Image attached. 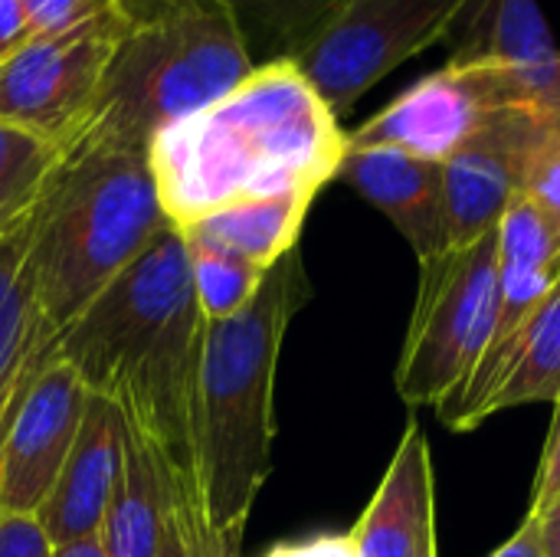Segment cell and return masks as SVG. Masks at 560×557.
I'll return each mask as SVG.
<instances>
[{
	"instance_id": "cell-1",
	"label": "cell",
	"mask_w": 560,
	"mask_h": 557,
	"mask_svg": "<svg viewBox=\"0 0 560 557\" xmlns=\"http://www.w3.org/2000/svg\"><path fill=\"white\" fill-rule=\"evenodd\" d=\"M200 332L190 256L171 223L56 335L52 355L89 394L115 404L148 446L190 557H220L203 512L194 437Z\"/></svg>"
},
{
	"instance_id": "cell-2",
	"label": "cell",
	"mask_w": 560,
	"mask_h": 557,
	"mask_svg": "<svg viewBox=\"0 0 560 557\" xmlns=\"http://www.w3.org/2000/svg\"><path fill=\"white\" fill-rule=\"evenodd\" d=\"M345 151L341 118L285 59L256 66L236 89L158 131L148 161L161 210L187 227L240 200L318 197Z\"/></svg>"
},
{
	"instance_id": "cell-3",
	"label": "cell",
	"mask_w": 560,
	"mask_h": 557,
	"mask_svg": "<svg viewBox=\"0 0 560 557\" xmlns=\"http://www.w3.org/2000/svg\"><path fill=\"white\" fill-rule=\"evenodd\" d=\"M167 227L148 144L85 121L59 148V161L23 223L33 309L43 335L56 341Z\"/></svg>"
},
{
	"instance_id": "cell-4",
	"label": "cell",
	"mask_w": 560,
	"mask_h": 557,
	"mask_svg": "<svg viewBox=\"0 0 560 557\" xmlns=\"http://www.w3.org/2000/svg\"><path fill=\"white\" fill-rule=\"evenodd\" d=\"M308 295L312 286L295 246L266 272L240 315L203 322L194 437L203 512L220 557H240L253 502L272 473L279 351Z\"/></svg>"
},
{
	"instance_id": "cell-5",
	"label": "cell",
	"mask_w": 560,
	"mask_h": 557,
	"mask_svg": "<svg viewBox=\"0 0 560 557\" xmlns=\"http://www.w3.org/2000/svg\"><path fill=\"white\" fill-rule=\"evenodd\" d=\"M128 23L89 121L151 144L167 125L236 89L256 66L217 0H125Z\"/></svg>"
},
{
	"instance_id": "cell-6",
	"label": "cell",
	"mask_w": 560,
	"mask_h": 557,
	"mask_svg": "<svg viewBox=\"0 0 560 557\" xmlns=\"http://www.w3.org/2000/svg\"><path fill=\"white\" fill-rule=\"evenodd\" d=\"M495 233L420 263V292L397 361V394L410 407H446L476 374L495 328Z\"/></svg>"
},
{
	"instance_id": "cell-7",
	"label": "cell",
	"mask_w": 560,
	"mask_h": 557,
	"mask_svg": "<svg viewBox=\"0 0 560 557\" xmlns=\"http://www.w3.org/2000/svg\"><path fill=\"white\" fill-rule=\"evenodd\" d=\"M469 7L472 0H341L295 66L345 118L394 69L446 46Z\"/></svg>"
},
{
	"instance_id": "cell-8",
	"label": "cell",
	"mask_w": 560,
	"mask_h": 557,
	"mask_svg": "<svg viewBox=\"0 0 560 557\" xmlns=\"http://www.w3.org/2000/svg\"><path fill=\"white\" fill-rule=\"evenodd\" d=\"M128 7L59 36H33L0 62V118L52 144L72 141L95 112Z\"/></svg>"
},
{
	"instance_id": "cell-9",
	"label": "cell",
	"mask_w": 560,
	"mask_h": 557,
	"mask_svg": "<svg viewBox=\"0 0 560 557\" xmlns=\"http://www.w3.org/2000/svg\"><path fill=\"white\" fill-rule=\"evenodd\" d=\"M499 240V309L486 355L456 401L440 407L450 430H476V414L509 368V358L538 315L560 289V220L525 190L509 204L495 230Z\"/></svg>"
},
{
	"instance_id": "cell-10",
	"label": "cell",
	"mask_w": 560,
	"mask_h": 557,
	"mask_svg": "<svg viewBox=\"0 0 560 557\" xmlns=\"http://www.w3.org/2000/svg\"><path fill=\"white\" fill-rule=\"evenodd\" d=\"M499 108H515L502 76L446 62L407 85L364 125L348 131V144L397 148L413 158L443 164Z\"/></svg>"
},
{
	"instance_id": "cell-11",
	"label": "cell",
	"mask_w": 560,
	"mask_h": 557,
	"mask_svg": "<svg viewBox=\"0 0 560 557\" xmlns=\"http://www.w3.org/2000/svg\"><path fill=\"white\" fill-rule=\"evenodd\" d=\"M89 387L62 361L49 358L0 446V515H39L85 417Z\"/></svg>"
},
{
	"instance_id": "cell-12",
	"label": "cell",
	"mask_w": 560,
	"mask_h": 557,
	"mask_svg": "<svg viewBox=\"0 0 560 557\" xmlns=\"http://www.w3.org/2000/svg\"><path fill=\"white\" fill-rule=\"evenodd\" d=\"M538 112L499 108L443 167V210L450 246H469L499 230L509 204L525 187Z\"/></svg>"
},
{
	"instance_id": "cell-13",
	"label": "cell",
	"mask_w": 560,
	"mask_h": 557,
	"mask_svg": "<svg viewBox=\"0 0 560 557\" xmlns=\"http://www.w3.org/2000/svg\"><path fill=\"white\" fill-rule=\"evenodd\" d=\"M446 46V62L499 72L515 108L538 105L560 53L538 0H472Z\"/></svg>"
},
{
	"instance_id": "cell-14",
	"label": "cell",
	"mask_w": 560,
	"mask_h": 557,
	"mask_svg": "<svg viewBox=\"0 0 560 557\" xmlns=\"http://www.w3.org/2000/svg\"><path fill=\"white\" fill-rule=\"evenodd\" d=\"M335 181L348 184L374 210H381L417 253L430 263L450 250L443 210V167L397 148H351L345 151Z\"/></svg>"
},
{
	"instance_id": "cell-15",
	"label": "cell",
	"mask_w": 560,
	"mask_h": 557,
	"mask_svg": "<svg viewBox=\"0 0 560 557\" xmlns=\"http://www.w3.org/2000/svg\"><path fill=\"white\" fill-rule=\"evenodd\" d=\"M348 535L354 557H436V483L420 423L400 437L374 499Z\"/></svg>"
},
{
	"instance_id": "cell-16",
	"label": "cell",
	"mask_w": 560,
	"mask_h": 557,
	"mask_svg": "<svg viewBox=\"0 0 560 557\" xmlns=\"http://www.w3.org/2000/svg\"><path fill=\"white\" fill-rule=\"evenodd\" d=\"M121 414L98 394H89L79 437L66 456V466L39 509L36 522L43 525L52 548L95 538L102 532L118 463H121Z\"/></svg>"
},
{
	"instance_id": "cell-17",
	"label": "cell",
	"mask_w": 560,
	"mask_h": 557,
	"mask_svg": "<svg viewBox=\"0 0 560 557\" xmlns=\"http://www.w3.org/2000/svg\"><path fill=\"white\" fill-rule=\"evenodd\" d=\"M52 358V341L43 335L33 309L23 227L0 240V446L36 378Z\"/></svg>"
},
{
	"instance_id": "cell-18",
	"label": "cell",
	"mask_w": 560,
	"mask_h": 557,
	"mask_svg": "<svg viewBox=\"0 0 560 557\" xmlns=\"http://www.w3.org/2000/svg\"><path fill=\"white\" fill-rule=\"evenodd\" d=\"M312 200L315 197H308V194L240 200V204L213 210L187 227H177V233L187 246L230 253V256L269 272L285 253H292L299 246V233H302Z\"/></svg>"
},
{
	"instance_id": "cell-19",
	"label": "cell",
	"mask_w": 560,
	"mask_h": 557,
	"mask_svg": "<svg viewBox=\"0 0 560 557\" xmlns=\"http://www.w3.org/2000/svg\"><path fill=\"white\" fill-rule=\"evenodd\" d=\"M167 525H171V499H167L164 476L154 456L148 453V446L125 427L121 463L98 532L102 548L108 557H158Z\"/></svg>"
},
{
	"instance_id": "cell-20",
	"label": "cell",
	"mask_w": 560,
	"mask_h": 557,
	"mask_svg": "<svg viewBox=\"0 0 560 557\" xmlns=\"http://www.w3.org/2000/svg\"><path fill=\"white\" fill-rule=\"evenodd\" d=\"M560 401V289L538 309V315L522 332L505 374L482 401L476 427L492 414L525 407V404H558Z\"/></svg>"
},
{
	"instance_id": "cell-21",
	"label": "cell",
	"mask_w": 560,
	"mask_h": 557,
	"mask_svg": "<svg viewBox=\"0 0 560 557\" xmlns=\"http://www.w3.org/2000/svg\"><path fill=\"white\" fill-rule=\"evenodd\" d=\"M243 36L253 66L295 62L328 26L341 0H217Z\"/></svg>"
},
{
	"instance_id": "cell-22",
	"label": "cell",
	"mask_w": 560,
	"mask_h": 557,
	"mask_svg": "<svg viewBox=\"0 0 560 557\" xmlns=\"http://www.w3.org/2000/svg\"><path fill=\"white\" fill-rule=\"evenodd\" d=\"M56 161L59 144L0 118V240L30 220Z\"/></svg>"
},
{
	"instance_id": "cell-23",
	"label": "cell",
	"mask_w": 560,
	"mask_h": 557,
	"mask_svg": "<svg viewBox=\"0 0 560 557\" xmlns=\"http://www.w3.org/2000/svg\"><path fill=\"white\" fill-rule=\"evenodd\" d=\"M187 246V243H184ZM190 256V276H194V295L203 322H226L240 315L259 292L266 272L217 250L187 246Z\"/></svg>"
},
{
	"instance_id": "cell-24",
	"label": "cell",
	"mask_w": 560,
	"mask_h": 557,
	"mask_svg": "<svg viewBox=\"0 0 560 557\" xmlns=\"http://www.w3.org/2000/svg\"><path fill=\"white\" fill-rule=\"evenodd\" d=\"M522 190L560 220V115H538Z\"/></svg>"
},
{
	"instance_id": "cell-25",
	"label": "cell",
	"mask_w": 560,
	"mask_h": 557,
	"mask_svg": "<svg viewBox=\"0 0 560 557\" xmlns=\"http://www.w3.org/2000/svg\"><path fill=\"white\" fill-rule=\"evenodd\" d=\"M23 3L33 36H59L125 7V0H23Z\"/></svg>"
},
{
	"instance_id": "cell-26",
	"label": "cell",
	"mask_w": 560,
	"mask_h": 557,
	"mask_svg": "<svg viewBox=\"0 0 560 557\" xmlns=\"http://www.w3.org/2000/svg\"><path fill=\"white\" fill-rule=\"evenodd\" d=\"M0 557H52L36 515H0Z\"/></svg>"
},
{
	"instance_id": "cell-27",
	"label": "cell",
	"mask_w": 560,
	"mask_h": 557,
	"mask_svg": "<svg viewBox=\"0 0 560 557\" xmlns=\"http://www.w3.org/2000/svg\"><path fill=\"white\" fill-rule=\"evenodd\" d=\"M555 407H558V414H555V427H551L548 443H545V456H541L538 473H535L528 515H541L560 492V401Z\"/></svg>"
},
{
	"instance_id": "cell-28",
	"label": "cell",
	"mask_w": 560,
	"mask_h": 557,
	"mask_svg": "<svg viewBox=\"0 0 560 557\" xmlns=\"http://www.w3.org/2000/svg\"><path fill=\"white\" fill-rule=\"evenodd\" d=\"M33 39V26L23 0H0V62Z\"/></svg>"
},
{
	"instance_id": "cell-29",
	"label": "cell",
	"mask_w": 560,
	"mask_h": 557,
	"mask_svg": "<svg viewBox=\"0 0 560 557\" xmlns=\"http://www.w3.org/2000/svg\"><path fill=\"white\" fill-rule=\"evenodd\" d=\"M262 557H354L351 535H315L302 542H282Z\"/></svg>"
},
{
	"instance_id": "cell-30",
	"label": "cell",
	"mask_w": 560,
	"mask_h": 557,
	"mask_svg": "<svg viewBox=\"0 0 560 557\" xmlns=\"http://www.w3.org/2000/svg\"><path fill=\"white\" fill-rule=\"evenodd\" d=\"M489 557H548L545 555V538H541V522L535 515H525L522 529Z\"/></svg>"
},
{
	"instance_id": "cell-31",
	"label": "cell",
	"mask_w": 560,
	"mask_h": 557,
	"mask_svg": "<svg viewBox=\"0 0 560 557\" xmlns=\"http://www.w3.org/2000/svg\"><path fill=\"white\" fill-rule=\"evenodd\" d=\"M541 522V538H545V555L560 557V492L558 499L541 512L535 515Z\"/></svg>"
},
{
	"instance_id": "cell-32",
	"label": "cell",
	"mask_w": 560,
	"mask_h": 557,
	"mask_svg": "<svg viewBox=\"0 0 560 557\" xmlns=\"http://www.w3.org/2000/svg\"><path fill=\"white\" fill-rule=\"evenodd\" d=\"M532 112H538V115H560V53L551 76H548V85H545V92H541V98H538V105Z\"/></svg>"
},
{
	"instance_id": "cell-33",
	"label": "cell",
	"mask_w": 560,
	"mask_h": 557,
	"mask_svg": "<svg viewBox=\"0 0 560 557\" xmlns=\"http://www.w3.org/2000/svg\"><path fill=\"white\" fill-rule=\"evenodd\" d=\"M52 557H108L102 548V538H82V542H69V545H59L52 548Z\"/></svg>"
},
{
	"instance_id": "cell-34",
	"label": "cell",
	"mask_w": 560,
	"mask_h": 557,
	"mask_svg": "<svg viewBox=\"0 0 560 557\" xmlns=\"http://www.w3.org/2000/svg\"><path fill=\"white\" fill-rule=\"evenodd\" d=\"M158 557H190L184 538H180V532H177V525H174V519H171V525H167V532H164V542H161Z\"/></svg>"
}]
</instances>
